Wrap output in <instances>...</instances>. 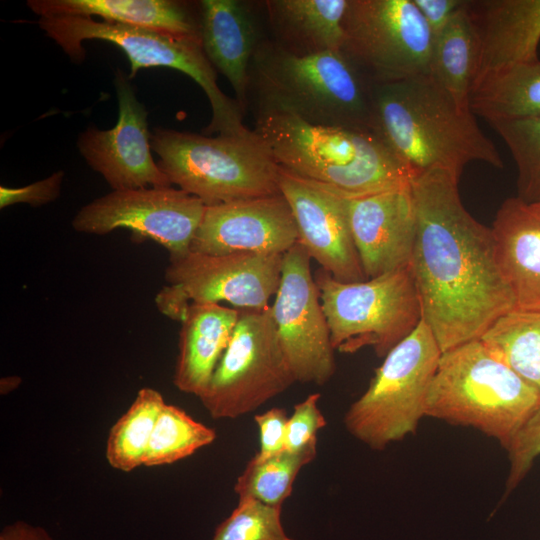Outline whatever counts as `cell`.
Masks as SVG:
<instances>
[{
	"mask_svg": "<svg viewBox=\"0 0 540 540\" xmlns=\"http://www.w3.org/2000/svg\"><path fill=\"white\" fill-rule=\"evenodd\" d=\"M39 27L70 59H85L83 41L98 39L118 46L127 56L131 80L144 68L175 69L191 77L206 94L212 118L206 134L226 136L252 134L242 122L243 112L235 100L217 85V72L208 61L200 35H181L147 28L96 20L90 17L58 15L39 17Z\"/></svg>",
	"mask_w": 540,
	"mask_h": 540,
	"instance_id": "6",
	"label": "cell"
},
{
	"mask_svg": "<svg viewBox=\"0 0 540 540\" xmlns=\"http://www.w3.org/2000/svg\"><path fill=\"white\" fill-rule=\"evenodd\" d=\"M319 400L320 394L312 393L294 406L286 425V450L299 451L317 440L318 431L327 424L318 406Z\"/></svg>",
	"mask_w": 540,
	"mask_h": 540,
	"instance_id": "34",
	"label": "cell"
},
{
	"mask_svg": "<svg viewBox=\"0 0 540 540\" xmlns=\"http://www.w3.org/2000/svg\"><path fill=\"white\" fill-rule=\"evenodd\" d=\"M258 111L309 124L375 130L372 84L342 51L296 55L262 40L250 64L248 99Z\"/></svg>",
	"mask_w": 540,
	"mask_h": 540,
	"instance_id": "4",
	"label": "cell"
},
{
	"mask_svg": "<svg viewBox=\"0 0 540 540\" xmlns=\"http://www.w3.org/2000/svg\"><path fill=\"white\" fill-rule=\"evenodd\" d=\"M480 339L494 356L540 391V312L513 310Z\"/></svg>",
	"mask_w": 540,
	"mask_h": 540,
	"instance_id": "27",
	"label": "cell"
},
{
	"mask_svg": "<svg viewBox=\"0 0 540 540\" xmlns=\"http://www.w3.org/2000/svg\"><path fill=\"white\" fill-rule=\"evenodd\" d=\"M204 210L199 198L172 186L111 191L84 205L72 226L94 235L128 229L138 239L157 242L170 259H177L190 251Z\"/></svg>",
	"mask_w": 540,
	"mask_h": 540,
	"instance_id": "13",
	"label": "cell"
},
{
	"mask_svg": "<svg viewBox=\"0 0 540 540\" xmlns=\"http://www.w3.org/2000/svg\"><path fill=\"white\" fill-rule=\"evenodd\" d=\"M63 178L64 172L59 170L23 187L0 186V208L16 204H28L32 207L46 205L59 197Z\"/></svg>",
	"mask_w": 540,
	"mask_h": 540,
	"instance_id": "35",
	"label": "cell"
},
{
	"mask_svg": "<svg viewBox=\"0 0 540 540\" xmlns=\"http://www.w3.org/2000/svg\"><path fill=\"white\" fill-rule=\"evenodd\" d=\"M470 110L488 123L540 116L539 58L480 76L471 89Z\"/></svg>",
	"mask_w": 540,
	"mask_h": 540,
	"instance_id": "25",
	"label": "cell"
},
{
	"mask_svg": "<svg viewBox=\"0 0 540 540\" xmlns=\"http://www.w3.org/2000/svg\"><path fill=\"white\" fill-rule=\"evenodd\" d=\"M342 52L372 84L428 74L433 34L413 0H349Z\"/></svg>",
	"mask_w": 540,
	"mask_h": 540,
	"instance_id": "11",
	"label": "cell"
},
{
	"mask_svg": "<svg viewBox=\"0 0 540 540\" xmlns=\"http://www.w3.org/2000/svg\"><path fill=\"white\" fill-rule=\"evenodd\" d=\"M215 438L213 428L196 421L181 408L166 403L156 421L143 465L153 467L175 463L210 445Z\"/></svg>",
	"mask_w": 540,
	"mask_h": 540,
	"instance_id": "30",
	"label": "cell"
},
{
	"mask_svg": "<svg viewBox=\"0 0 540 540\" xmlns=\"http://www.w3.org/2000/svg\"><path fill=\"white\" fill-rule=\"evenodd\" d=\"M442 351L425 321L394 346L344 415L346 430L374 450L413 434Z\"/></svg>",
	"mask_w": 540,
	"mask_h": 540,
	"instance_id": "8",
	"label": "cell"
},
{
	"mask_svg": "<svg viewBox=\"0 0 540 540\" xmlns=\"http://www.w3.org/2000/svg\"><path fill=\"white\" fill-rule=\"evenodd\" d=\"M166 402L153 388L140 389L127 411L110 429L106 458L109 465L131 472L143 465L156 421Z\"/></svg>",
	"mask_w": 540,
	"mask_h": 540,
	"instance_id": "28",
	"label": "cell"
},
{
	"mask_svg": "<svg viewBox=\"0 0 540 540\" xmlns=\"http://www.w3.org/2000/svg\"><path fill=\"white\" fill-rule=\"evenodd\" d=\"M282 506L241 497L236 508L216 528L212 540H293L281 522Z\"/></svg>",
	"mask_w": 540,
	"mask_h": 540,
	"instance_id": "32",
	"label": "cell"
},
{
	"mask_svg": "<svg viewBox=\"0 0 540 540\" xmlns=\"http://www.w3.org/2000/svg\"><path fill=\"white\" fill-rule=\"evenodd\" d=\"M314 278L332 346L340 353L372 347L384 358L422 320L411 264L360 282H340L321 268Z\"/></svg>",
	"mask_w": 540,
	"mask_h": 540,
	"instance_id": "9",
	"label": "cell"
},
{
	"mask_svg": "<svg viewBox=\"0 0 540 540\" xmlns=\"http://www.w3.org/2000/svg\"><path fill=\"white\" fill-rule=\"evenodd\" d=\"M198 14L203 51L215 71L229 81L244 112L250 64L262 41L254 11L245 1L201 0Z\"/></svg>",
	"mask_w": 540,
	"mask_h": 540,
	"instance_id": "20",
	"label": "cell"
},
{
	"mask_svg": "<svg viewBox=\"0 0 540 540\" xmlns=\"http://www.w3.org/2000/svg\"><path fill=\"white\" fill-rule=\"evenodd\" d=\"M539 203V202H538Z\"/></svg>",
	"mask_w": 540,
	"mask_h": 540,
	"instance_id": "39",
	"label": "cell"
},
{
	"mask_svg": "<svg viewBox=\"0 0 540 540\" xmlns=\"http://www.w3.org/2000/svg\"><path fill=\"white\" fill-rule=\"evenodd\" d=\"M478 44L472 22L463 6L448 25L434 37L428 74L463 112L470 110Z\"/></svg>",
	"mask_w": 540,
	"mask_h": 540,
	"instance_id": "26",
	"label": "cell"
},
{
	"mask_svg": "<svg viewBox=\"0 0 540 540\" xmlns=\"http://www.w3.org/2000/svg\"><path fill=\"white\" fill-rule=\"evenodd\" d=\"M539 405L540 391L477 339L441 353L425 417L472 427L506 448Z\"/></svg>",
	"mask_w": 540,
	"mask_h": 540,
	"instance_id": "5",
	"label": "cell"
},
{
	"mask_svg": "<svg viewBox=\"0 0 540 540\" xmlns=\"http://www.w3.org/2000/svg\"><path fill=\"white\" fill-rule=\"evenodd\" d=\"M349 0H269L264 2L274 42L296 55L342 51Z\"/></svg>",
	"mask_w": 540,
	"mask_h": 540,
	"instance_id": "23",
	"label": "cell"
},
{
	"mask_svg": "<svg viewBox=\"0 0 540 540\" xmlns=\"http://www.w3.org/2000/svg\"><path fill=\"white\" fill-rule=\"evenodd\" d=\"M39 17L97 16L101 21L181 35H200L199 14L175 0H28Z\"/></svg>",
	"mask_w": 540,
	"mask_h": 540,
	"instance_id": "24",
	"label": "cell"
},
{
	"mask_svg": "<svg viewBox=\"0 0 540 540\" xmlns=\"http://www.w3.org/2000/svg\"><path fill=\"white\" fill-rule=\"evenodd\" d=\"M317 455V440L299 451H283L261 456L255 454L238 476L234 491L241 497H252L263 503L282 506L291 495L300 470Z\"/></svg>",
	"mask_w": 540,
	"mask_h": 540,
	"instance_id": "29",
	"label": "cell"
},
{
	"mask_svg": "<svg viewBox=\"0 0 540 540\" xmlns=\"http://www.w3.org/2000/svg\"><path fill=\"white\" fill-rule=\"evenodd\" d=\"M372 99L375 131L413 178L435 169L460 178L474 161L503 168L473 113L461 111L429 74L372 85Z\"/></svg>",
	"mask_w": 540,
	"mask_h": 540,
	"instance_id": "2",
	"label": "cell"
},
{
	"mask_svg": "<svg viewBox=\"0 0 540 540\" xmlns=\"http://www.w3.org/2000/svg\"><path fill=\"white\" fill-rule=\"evenodd\" d=\"M310 262L298 242L284 253L271 311L296 382L322 386L335 373V350Z\"/></svg>",
	"mask_w": 540,
	"mask_h": 540,
	"instance_id": "14",
	"label": "cell"
},
{
	"mask_svg": "<svg viewBox=\"0 0 540 540\" xmlns=\"http://www.w3.org/2000/svg\"><path fill=\"white\" fill-rule=\"evenodd\" d=\"M284 254L209 255L189 251L170 259L155 297L160 313L181 322L192 303L228 302L236 309H264L279 288Z\"/></svg>",
	"mask_w": 540,
	"mask_h": 540,
	"instance_id": "12",
	"label": "cell"
},
{
	"mask_svg": "<svg viewBox=\"0 0 540 540\" xmlns=\"http://www.w3.org/2000/svg\"><path fill=\"white\" fill-rule=\"evenodd\" d=\"M0 540H52V538L42 527L16 521L2 529Z\"/></svg>",
	"mask_w": 540,
	"mask_h": 540,
	"instance_id": "38",
	"label": "cell"
},
{
	"mask_svg": "<svg viewBox=\"0 0 540 540\" xmlns=\"http://www.w3.org/2000/svg\"><path fill=\"white\" fill-rule=\"evenodd\" d=\"M502 275L514 310L540 312V202L507 198L492 223Z\"/></svg>",
	"mask_w": 540,
	"mask_h": 540,
	"instance_id": "21",
	"label": "cell"
},
{
	"mask_svg": "<svg viewBox=\"0 0 540 540\" xmlns=\"http://www.w3.org/2000/svg\"><path fill=\"white\" fill-rule=\"evenodd\" d=\"M349 222L366 279L411 264L416 209L410 186L347 198Z\"/></svg>",
	"mask_w": 540,
	"mask_h": 540,
	"instance_id": "18",
	"label": "cell"
},
{
	"mask_svg": "<svg viewBox=\"0 0 540 540\" xmlns=\"http://www.w3.org/2000/svg\"><path fill=\"white\" fill-rule=\"evenodd\" d=\"M151 146L170 183L205 206L280 193L279 166L260 138L155 128Z\"/></svg>",
	"mask_w": 540,
	"mask_h": 540,
	"instance_id": "7",
	"label": "cell"
},
{
	"mask_svg": "<svg viewBox=\"0 0 540 540\" xmlns=\"http://www.w3.org/2000/svg\"><path fill=\"white\" fill-rule=\"evenodd\" d=\"M478 57L475 80L510 64L538 59L540 0H465Z\"/></svg>",
	"mask_w": 540,
	"mask_h": 540,
	"instance_id": "19",
	"label": "cell"
},
{
	"mask_svg": "<svg viewBox=\"0 0 540 540\" xmlns=\"http://www.w3.org/2000/svg\"><path fill=\"white\" fill-rule=\"evenodd\" d=\"M507 145L517 168V197L540 202V116L488 123Z\"/></svg>",
	"mask_w": 540,
	"mask_h": 540,
	"instance_id": "31",
	"label": "cell"
},
{
	"mask_svg": "<svg viewBox=\"0 0 540 540\" xmlns=\"http://www.w3.org/2000/svg\"><path fill=\"white\" fill-rule=\"evenodd\" d=\"M505 449L510 466L504 493L507 496L522 482L540 455V405L515 433Z\"/></svg>",
	"mask_w": 540,
	"mask_h": 540,
	"instance_id": "33",
	"label": "cell"
},
{
	"mask_svg": "<svg viewBox=\"0 0 540 540\" xmlns=\"http://www.w3.org/2000/svg\"><path fill=\"white\" fill-rule=\"evenodd\" d=\"M424 17L433 37L437 36L451 21L464 0H413Z\"/></svg>",
	"mask_w": 540,
	"mask_h": 540,
	"instance_id": "37",
	"label": "cell"
},
{
	"mask_svg": "<svg viewBox=\"0 0 540 540\" xmlns=\"http://www.w3.org/2000/svg\"><path fill=\"white\" fill-rule=\"evenodd\" d=\"M278 187L294 216L298 243L334 279L366 280L349 222L347 197L279 167Z\"/></svg>",
	"mask_w": 540,
	"mask_h": 540,
	"instance_id": "16",
	"label": "cell"
},
{
	"mask_svg": "<svg viewBox=\"0 0 540 540\" xmlns=\"http://www.w3.org/2000/svg\"><path fill=\"white\" fill-rule=\"evenodd\" d=\"M294 383L271 306L239 309L230 342L199 400L213 419H235L256 410Z\"/></svg>",
	"mask_w": 540,
	"mask_h": 540,
	"instance_id": "10",
	"label": "cell"
},
{
	"mask_svg": "<svg viewBox=\"0 0 540 540\" xmlns=\"http://www.w3.org/2000/svg\"><path fill=\"white\" fill-rule=\"evenodd\" d=\"M298 242L289 204L281 193L205 206L190 251L284 254Z\"/></svg>",
	"mask_w": 540,
	"mask_h": 540,
	"instance_id": "17",
	"label": "cell"
},
{
	"mask_svg": "<svg viewBox=\"0 0 540 540\" xmlns=\"http://www.w3.org/2000/svg\"><path fill=\"white\" fill-rule=\"evenodd\" d=\"M287 420V411L280 407L271 408L254 417L259 430V455L268 456L285 449Z\"/></svg>",
	"mask_w": 540,
	"mask_h": 540,
	"instance_id": "36",
	"label": "cell"
},
{
	"mask_svg": "<svg viewBox=\"0 0 540 540\" xmlns=\"http://www.w3.org/2000/svg\"><path fill=\"white\" fill-rule=\"evenodd\" d=\"M253 131L279 167L344 197L411 185L410 171L375 130L312 125L286 113L258 111Z\"/></svg>",
	"mask_w": 540,
	"mask_h": 540,
	"instance_id": "3",
	"label": "cell"
},
{
	"mask_svg": "<svg viewBox=\"0 0 540 540\" xmlns=\"http://www.w3.org/2000/svg\"><path fill=\"white\" fill-rule=\"evenodd\" d=\"M114 85L117 123L108 130L89 126L78 137L79 152L112 191L172 186L152 156L148 112L137 99L129 77L118 70Z\"/></svg>",
	"mask_w": 540,
	"mask_h": 540,
	"instance_id": "15",
	"label": "cell"
},
{
	"mask_svg": "<svg viewBox=\"0 0 540 540\" xmlns=\"http://www.w3.org/2000/svg\"><path fill=\"white\" fill-rule=\"evenodd\" d=\"M239 318V309L218 303H192L179 332L173 384L200 397L226 350Z\"/></svg>",
	"mask_w": 540,
	"mask_h": 540,
	"instance_id": "22",
	"label": "cell"
},
{
	"mask_svg": "<svg viewBox=\"0 0 540 540\" xmlns=\"http://www.w3.org/2000/svg\"><path fill=\"white\" fill-rule=\"evenodd\" d=\"M458 181L441 169L411 181L416 209L411 268L422 319L442 352L480 339L515 308L492 229L466 210Z\"/></svg>",
	"mask_w": 540,
	"mask_h": 540,
	"instance_id": "1",
	"label": "cell"
}]
</instances>
